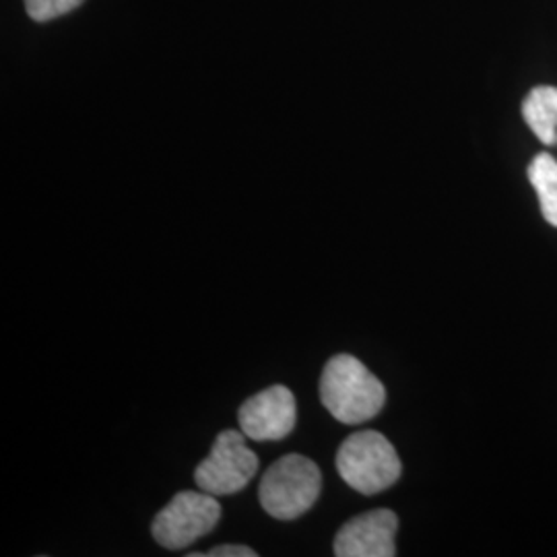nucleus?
<instances>
[{"mask_svg": "<svg viewBox=\"0 0 557 557\" xmlns=\"http://www.w3.org/2000/svg\"><path fill=\"white\" fill-rule=\"evenodd\" d=\"M209 557H257L259 554L246 545H218L213 547L209 554Z\"/></svg>", "mask_w": 557, "mask_h": 557, "instance_id": "obj_11", "label": "nucleus"}, {"mask_svg": "<svg viewBox=\"0 0 557 557\" xmlns=\"http://www.w3.org/2000/svg\"><path fill=\"white\" fill-rule=\"evenodd\" d=\"M398 518L391 510H372L347 520L333 543L337 557H393Z\"/></svg>", "mask_w": 557, "mask_h": 557, "instance_id": "obj_7", "label": "nucleus"}, {"mask_svg": "<svg viewBox=\"0 0 557 557\" xmlns=\"http://www.w3.org/2000/svg\"><path fill=\"white\" fill-rule=\"evenodd\" d=\"M221 520L218 496L207 492H180L153 518L151 535L165 549H186L209 535Z\"/></svg>", "mask_w": 557, "mask_h": 557, "instance_id": "obj_4", "label": "nucleus"}, {"mask_svg": "<svg viewBox=\"0 0 557 557\" xmlns=\"http://www.w3.org/2000/svg\"><path fill=\"white\" fill-rule=\"evenodd\" d=\"M522 119L543 145H557V87L539 85L522 101Z\"/></svg>", "mask_w": 557, "mask_h": 557, "instance_id": "obj_8", "label": "nucleus"}, {"mask_svg": "<svg viewBox=\"0 0 557 557\" xmlns=\"http://www.w3.org/2000/svg\"><path fill=\"white\" fill-rule=\"evenodd\" d=\"M337 471L351 490L374 496L397 483L403 465L388 440L374 430H363L338 446Z\"/></svg>", "mask_w": 557, "mask_h": 557, "instance_id": "obj_3", "label": "nucleus"}, {"mask_svg": "<svg viewBox=\"0 0 557 557\" xmlns=\"http://www.w3.org/2000/svg\"><path fill=\"white\" fill-rule=\"evenodd\" d=\"M85 0H23L27 15L38 23L59 20L62 15L75 11Z\"/></svg>", "mask_w": 557, "mask_h": 557, "instance_id": "obj_10", "label": "nucleus"}, {"mask_svg": "<svg viewBox=\"0 0 557 557\" xmlns=\"http://www.w3.org/2000/svg\"><path fill=\"white\" fill-rule=\"evenodd\" d=\"M296 397L283 384L264 388L259 395L244 400L238 411L239 430L246 438L257 442L287 438L296 428Z\"/></svg>", "mask_w": 557, "mask_h": 557, "instance_id": "obj_6", "label": "nucleus"}, {"mask_svg": "<svg viewBox=\"0 0 557 557\" xmlns=\"http://www.w3.org/2000/svg\"><path fill=\"white\" fill-rule=\"evenodd\" d=\"M529 180L537 193L541 213L557 227V161L549 153H539L529 165Z\"/></svg>", "mask_w": 557, "mask_h": 557, "instance_id": "obj_9", "label": "nucleus"}, {"mask_svg": "<svg viewBox=\"0 0 557 557\" xmlns=\"http://www.w3.org/2000/svg\"><path fill=\"white\" fill-rule=\"evenodd\" d=\"M259 471V457L246 446V434L239 430L221 432L211 455L195 471L197 487L213 496H234L242 492Z\"/></svg>", "mask_w": 557, "mask_h": 557, "instance_id": "obj_5", "label": "nucleus"}, {"mask_svg": "<svg viewBox=\"0 0 557 557\" xmlns=\"http://www.w3.org/2000/svg\"><path fill=\"white\" fill-rule=\"evenodd\" d=\"M322 475L319 465L304 455H285L275 460L260 479L262 510L277 520L304 517L320 498Z\"/></svg>", "mask_w": 557, "mask_h": 557, "instance_id": "obj_2", "label": "nucleus"}, {"mask_svg": "<svg viewBox=\"0 0 557 557\" xmlns=\"http://www.w3.org/2000/svg\"><path fill=\"white\" fill-rule=\"evenodd\" d=\"M320 400L341 423L358 425L379 416L386 403V391L358 358L338 354L322 370Z\"/></svg>", "mask_w": 557, "mask_h": 557, "instance_id": "obj_1", "label": "nucleus"}]
</instances>
